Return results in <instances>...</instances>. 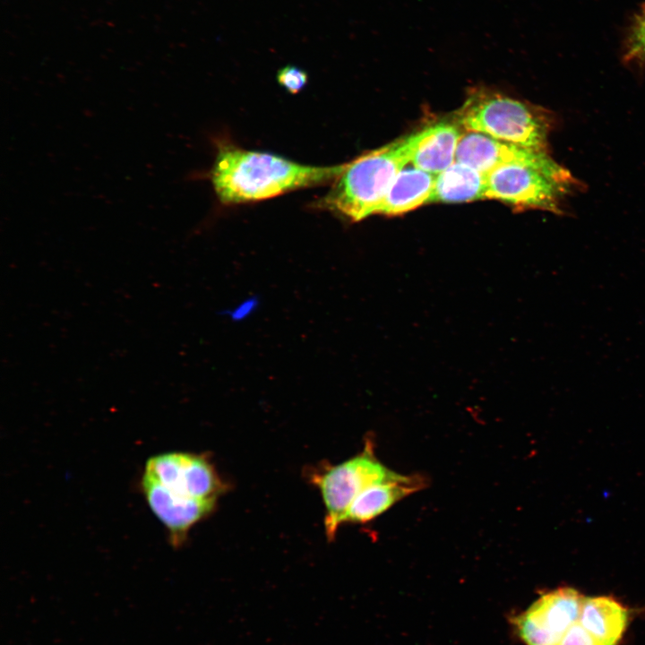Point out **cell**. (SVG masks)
Wrapping results in <instances>:
<instances>
[{
	"label": "cell",
	"mask_w": 645,
	"mask_h": 645,
	"mask_svg": "<svg viewBox=\"0 0 645 645\" xmlns=\"http://www.w3.org/2000/svg\"><path fill=\"white\" fill-rule=\"evenodd\" d=\"M461 133L455 124L440 122L412 134L410 164L437 175L456 158Z\"/></svg>",
	"instance_id": "obj_10"
},
{
	"label": "cell",
	"mask_w": 645,
	"mask_h": 645,
	"mask_svg": "<svg viewBox=\"0 0 645 645\" xmlns=\"http://www.w3.org/2000/svg\"><path fill=\"white\" fill-rule=\"evenodd\" d=\"M307 73L293 65L281 68L277 73L280 85L290 93L299 92L307 83Z\"/></svg>",
	"instance_id": "obj_16"
},
{
	"label": "cell",
	"mask_w": 645,
	"mask_h": 645,
	"mask_svg": "<svg viewBox=\"0 0 645 645\" xmlns=\"http://www.w3.org/2000/svg\"><path fill=\"white\" fill-rule=\"evenodd\" d=\"M486 175L454 161L435 176L430 202H467L486 199Z\"/></svg>",
	"instance_id": "obj_14"
},
{
	"label": "cell",
	"mask_w": 645,
	"mask_h": 645,
	"mask_svg": "<svg viewBox=\"0 0 645 645\" xmlns=\"http://www.w3.org/2000/svg\"><path fill=\"white\" fill-rule=\"evenodd\" d=\"M411 134L348 162L319 206L359 221L376 214L398 173L410 163Z\"/></svg>",
	"instance_id": "obj_2"
},
{
	"label": "cell",
	"mask_w": 645,
	"mask_h": 645,
	"mask_svg": "<svg viewBox=\"0 0 645 645\" xmlns=\"http://www.w3.org/2000/svg\"><path fill=\"white\" fill-rule=\"evenodd\" d=\"M545 150L503 142L486 134L467 131L460 139L455 160L483 174L505 164L529 162Z\"/></svg>",
	"instance_id": "obj_9"
},
{
	"label": "cell",
	"mask_w": 645,
	"mask_h": 645,
	"mask_svg": "<svg viewBox=\"0 0 645 645\" xmlns=\"http://www.w3.org/2000/svg\"><path fill=\"white\" fill-rule=\"evenodd\" d=\"M486 175V199L555 214L563 213V201L580 186L546 151L531 161L502 165Z\"/></svg>",
	"instance_id": "obj_3"
},
{
	"label": "cell",
	"mask_w": 645,
	"mask_h": 645,
	"mask_svg": "<svg viewBox=\"0 0 645 645\" xmlns=\"http://www.w3.org/2000/svg\"><path fill=\"white\" fill-rule=\"evenodd\" d=\"M424 480L417 476L400 475L398 478L367 486L353 500L343 523H365L391 508L407 495L418 491Z\"/></svg>",
	"instance_id": "obj_11"
},
{
	"label": "cell",
	"mask_w": 645,
	"mask_h": 645,
	"mask_svg": "<svg viewBox=\"0 0 645 645\" xmlns=\"http://www.w3.org/2000/svg\"><path fill=\"white\" fill-rule=\"evenodd\" d=\"M348 162L334 166L303 165L283 157L219 144L210 178L222 203L261 201L296 189L334 181Z\"/></svg>",
	"instance_id": "obj_1"
},
{
	"label": "cell",
	"mask_w": 645,
	"mask_h": 645,
	"mask_svg": "<svg viewBox=\"0 0 645 645\" xmlns=\"http://www.w3.org/2000/svg\"><path fill=\"white\" fill-rule=\"evenodd\" d=\"M143 475L175 494L217 502L226 486L207 456L170 452L148 459Z\"/></svg>",
	"instance_id": "obj_6"
},
{
	"label": "cell",
	"mask_w": 645,
	"mask_h": 645,
	"mask_svg": "<svg viewBox=\"0 0 645 645\" xmlns=\"http://www.w3.org/2000/svg\"><path fill=\"white\" fill-rule=\"evenodd\" d=\"M584 598L572 588H560L541 596L514 624L526 645H561L579 621Z\"/></svg>",
	"instance_id": "obj_7"
},
{
	"label": "cell",
	"mask_w": 645,
	"mask_h": 645,
	"mask_svg": "<svg viewBox=\"0 0 645 645\" xmlns=\"http://www.w3.org/2000/svg\"><path fill=\"white\" fill-rule=\"evenodd\" d=\"M141 487L151 512L168 530L175 547L185 542L191 528L206 518L217 503L175 494L145 475H142Z\"/></svg>",
	"instance_id": "obj_8"
},
{
	"label": "cell",
	"mask_w": 645,
	"mask_h": 645,
	"mask_svg": "<svg viewBox=\"0 0 645 645\" xmlns=\"http://www.w3.org/2000/svg\"><path fill=\"white\" fill-rule=\"evenodd\" d=\"M398 474L383 465L374 456L372 443H366L358 455L322 472L314 473L311 480L319 488L326 508L325 532L329 540L339 527L353 500L367 486L398 478Z\"/></svg>",
	"instance_id": "obj_5"
},
{
	"label": "cell",
	"mask_w": 645,
	"mask_h": 645,
	"mask_svg": "<svg viewBox=\"0 0 645 645\" xmlns=\"http://www.w3.org/2000/svg\"><path fill=\"white\" fill-rule=\"evenodd\" d=\"M561 645H600L578 621L566 633Z\"/></svg>",
	"instance_id": "obj_17"
},
{
	"label": "cell",
	"mask_w": 645,
	"mask_h": 645,
	"mask_svg": "<svg viewBox=\"0 0 645 645\" xmlns=\"http://www.w3.org/2000/svg\"><path fill=\"white\" fill-rule=\"evenodd\" d=\"M628 617L627 609L610 597L584 598L579 622L600 645H616Z\"/></svg>",
	"instance_id": "obj_13"
},
{
	"label": "cell",
	"mask_w": 645,
	"mask_h": 645,
	"mask_svg": "<svg viewBox=\"0 0 645 645\" xmlns=\"http://www.w3.org/2000/svg\"><path fill=\"white\" fill-rule=\"evenodd\" d=\"M624 57L630 61L645 60V6L632 25L626 41Z\"/></svg>",
	"instance_id": "obj_15"
},
{
	"label": "cell",
	"mask_w": 645,
	"mask_h": 645,
	"mask_svg": "<svg viewBox=\"0 0 645 645\" xmlns=\"http://www.w3.org/2000/svg\"><path fill=\"white\" fill-rule=\"evenodd\" d=\"M467 131L546 151L551 121L544 109L494 92L477 91L459 110Z\"/></svg>",
	"instance_id": "obj_4"
},
{
	"label": "cell",
	"mask_w": 645,
	"mask_h": 645,
	"mask_svg": "<svg viewBox=\"0 0 645 645\" xmlns=\"http://www.w3.org/2000/svg\"><path fill=\"white\" fill-rule=\"evenodd\" d=\"M435 176L404 167L396 176L376 214L400 215L430 202Z\"/></svg>",
	"instance_id": "obj_12"
}]
</instances>
